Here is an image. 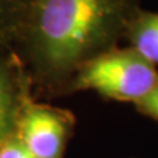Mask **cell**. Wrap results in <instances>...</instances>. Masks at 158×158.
Returning <instances> with one entry per match:
<instances>
[{"label": "cell", "instance_id": "4", "mask_svg": "<svg viewBox=\"0 0 158 158\" xmlns=\"http://www.w3.org/2000/svg\"><path fill=\"white\" fill-rule=\"evenodd\" d=\"M34 99L25 69L13 52H0V146L16 137L20 116Z\"/></svg>", "mask_w": 158, "mask_h": 158}, {"label": "cell", "instance_id": "7", "mask_svg": "<svg viewBox=\"0 0 158 158\" xmlns=\"http://www.w3.org/2000/svg\"><path fill=\"white\" fill-rule=\"evenodd\" d=\"M0 158H34L16 137L0 146Z\"/></svg>", "mask_w": 158, "mask_h": 158}, {"label": "cell", "instance_id": "2", "mask_svg": "<svg viewBox=\"0 0 158 158\" xmlns=\"http://www.w3.org/2000/svg\"><path fill=\"white\" fill-rule=\"evenodd\" d=\"M158 86V70L131 46L113 48L87 61L74 75L69 94L95 91L103 99L140 103Z\"/></svg>", "mask_w": 158, "mask_h": 158}, {"label": "cell", "instance_id": "5", "mask_svg": "<svg viewBox=\"0 0 158 158\" xmlns=\"http://www.w3.org/2000/svg\"><path fill=\"white\" fill-rule=\"evenodd\" d=\"M129 46L152 65H158V13L140 9L127 29Z\"/></svg>", "mask_w": 158, "mask_h": 158}, {"label": "cell", "instance_id": "6", "mask_svg": "<svg viewBox=\"0 0 158 158\" xmlns=\"http://www.w3.org/2000/svg\"><path fill=\"white\" fill-rule=\"evenodd\" d=\"M29 0H0V52H13Z\"/></svg>", "mask_w": 158, "mask_h": 158}, {"label": "cell", "instance_id": "1", "mask_svg": "<svg viewBox=\"0 0 158 158\" xmlns=\"http://www.w3.org/2000/svg\"><path fill=\"white\" fill-rule=\"evenodd\" d=\"M141 0H29L13 53L34 99L67 95L87 61L118 46Z\"/></svg>", "mask_w": 158, "mask_h": 158}, {"label": "cell", "instance_id": "3", "mask_svg": "<svg viewBox=\"0 0 158 158\" xmlns=\"http://www.w3.org/2000/svg\"><path fill=\"white\" fill-rule=\"evenodd\" d=\"M75 124L70 110L33 99L20 116L16 138L34 158H63Z\"/></svg>", "mask_w": 158, "mask_h": 158}, {"label": "cell", "instance_id": "8", "mask_svg": "<svg viewBox=\"0 0 158 158\" xmlns=\"http://www.w3.org/2000/svg\"><path fill=\"white\" fill-rule=\"evenodd\" d=\"M137 111L153 120L158 121V86L145 99L136 104Z\"/></svg>", "mask_w": 158, "mask_h": 158}]
</instances>
